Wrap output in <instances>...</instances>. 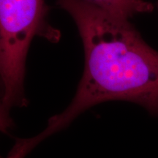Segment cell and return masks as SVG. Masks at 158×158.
Returning <instances> with one entry per match:
<instances>
[{
	"label": "cell",
	"instance_id": "1",
	"mask_svg": "<svg viewBox=\"0 0 158 158\" xmlns=\"http://www.w3.org/2000/svg\"><path fill=\"white\" fill-rule=\"evenodd\" d=\"M57 5L77 26L84 45V73L66 109L49 118L41 133L17 138L13 150L19 158L27 157L47 138L101 102H133L158 116V51L144 41L129 19L82 0H58Z\"/></svg>",
	"mask_w": 158,
	"mask_h": 158
},
{
	"label": "cell",
	"instance_id": "2",
	"mask_svg": "<svg viewBox=\"0 0 158 158\" xmlns=\"http://www.w3.org/2000/svg\"><path fill=\"white\" fill-rule=\"evenodd\" d=\"M47 13L45 0H0V129L5 133L13 126L11 110L28 104L23 83L33 38L58 39L59 34L47 22Z\"/></svg>",
	"mask_w": 158,
	"mask_h": 158
},
{
	"label": "cell",
	"instance_id": "3",
	"mask_svg": "<svg viewBox=\"0 0 158 158\" xmlns=\"http://www.w3.org/2000/svg\"><path fill=\"white\" fill-rule=\"evenodd\" d=\"M116 16L130 19L134 15L151 13L152 4L146 0H82Z\"/></svg>",
	"mask_w": 158,
	"mask_h": 158
},
{
	"label": "cell",
	"instance_id": "4",
	"mask_svg": "<svg viewBox=\"0 0 158 158\" xmlns=\"http://www.w3.org/2000/svg\"><path fill=\"white\" fill-rule=\"evenodd\" d=\"M157 8H158V2H157Z\"/></svg>",
	"mask_w": 158,
	"mask_h": 158
}]
</instances>
